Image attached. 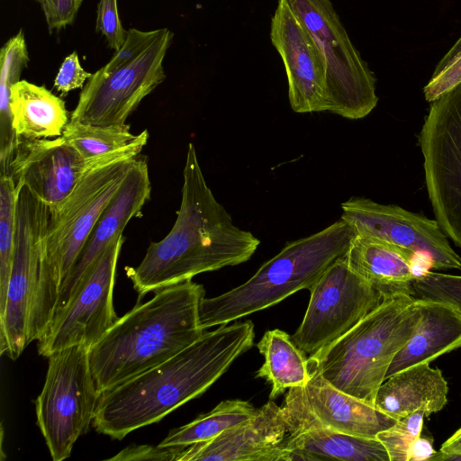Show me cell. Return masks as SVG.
Returning a JSON list of instances; mask_svg holds the SVG:
<instances>
[{"label":"cell","instance_id":"1","mask_svg":"<svg viewBox=\"0 0 461 461\" xmlns=\"http://www.w3.org/2000/svg\"><path fill=\"white\" fill-rule=\"evenodd\" d=\"M251 321L220 325L165 362L99 394L93 427L121 440L203 394L254 343Z\"/></svg>","mask_w":461,"mask_h":461},{"label":"cell","instance_id":"2","mask_svg":"<svg viewBox=\"0 0 461 461\" xmlns=\"http://www.w3.org/2000/svg\"><path fill=\"white\" fill-rule=\"evenodd\" d=\"M260 244L252 232L236 226L216 200L199 164L194 145L187 147L182 196L176 221L167 235L151 242L137 267L125 268L139 294L194 276L248 261Z\"/></svg>","mask_w":461,"mask_h":461},{"label":"cell","instance_id":"3","mask_svg":"<svg viewBox=\"0 0 461 461\" xmlns=\"http://www.w3.org/2000/svg\"><path fill=\"white\" fill-rule=\"evenodd\" d=\"M204 297L192 279L162 288L120 317L89 348L88 357L98 393L169 359L206 330L199 321Z\"/></svg>","mask_w":461,"mask_h":461},{"label":"cell","instance_id":"4","mask_svg":"<svg viewBox=\"0 0 461 461\" xmlns=\"http://www.w3.org/2000/svg\"><path fill=\"white\" fill-rule=\"evenodd\" d=\"M421 318L418 300L401 294L380 304L340 338L308 357L310 370L330 384L373 406L396 354Z\"/></svg>","mask_w":461,"mask_h":461},{"label":"cell","instance_id":"5","mask_svg":"<svg viewBox=\"0 0 461 461\" xmlns=\"http://www.w3.org/2000/svg\"><path fill=\"white\" fill-rule=\"evenodd\" d=\"M357 233L340 219L323 230L288 242L242 285L215 297H203L199 309L203 329L228 324L310 289L326 269L345 258Z\"/></svg>","mask_w":461,"mask_h":461},{"label":"cell","instance_id":"6","mask_svg":"<svg viewBox=\"0 0 461 461\" xmlns=\"http://www.w3.org/2000/svg\"><path fill=\"white\" fill-rule=\"evenodd\" d=\"M17 188L14 252L6 304L0 317V352L16 360L50 326L59 292L47 259L50 208L25 186Z\"/></svg>","mask_w":461,"mask_h":461},{"label":"cell","instance_id":"7","mask_svg":"<svg viewBox=\"0 0 461 461\" xmlns=\"http://www.w3.org/2000/svg\"><path fill=\"white\" fill-rule=\"evenodd\" d=\"M167 28H131L123 45L87 80L70 121L122 125L166 77L163 60L173 40Z\"/></svg>","mask_w":461,"mask_h":461},{"label":"cell","instance_id":"8","mask_svg":"<svg viewBox=\"0 0 461 461\" xmlns=\"http://www.w3.org/2000/svg\"><path fill=\"white\" fill-rule=\"evenodd\" d=\"M88 350L85 345H75L48 357L45 383L35 401V411L54 461L68 458L75 442L93 423L99 393Z\"/></svg>","mask_w":461,"mask_h":461},{"label":"cell","instance_id":"9","mask_svg":"<svg viewBox=\"0 0 461 461\" xmlns=\"http://www.w3.org/2000/svg\"><path fill=\"white\" fill-rule=\"evenodd\" d=\"M138 157V153L124 152L96 160L61 205L50 210L47 259L51 280L59 292L95 224Z\"/></svg>","mask_w":461,"mask_h":461},{"label":"cell","instance_id":"10","mask_svg":"<svg viewBox=\"0 0 461 461\" xmlns=\"http://www.w3.org/2000/svg\"><path fill=\"white\" fill-rule=\"evenodd\" d=\"M312 35L327 76L329 113L350 120L376 106L375 77L352 43L330 0H288Z\"/></svg>","mask_w":461,"mask_h":461},{"label":"cell","instance_id":"11","mask_svg":"<svg viewBox=\"0 0 461 461\" xmlns=\"http://www.w3.org/2000/svg\"><path fill=\"white\" fill-rule=\"evenodd\" d=\"M419 143L436 221L461 248V83L431 102Z\"/></svg>","mask_w":461,"mask_h":461},{"label":"cell","instance_id":"12","mask_svg":"<svg viewBox=\"0 0 461 461\" xmlns=\"http://www.w3.org/2000/svg\"><path fill=\"white\" fill-rule=\"evenodd\" d=\"M116 235L90 266L66 305L55 313L38 340V353L50 357L62 348L96 343L119 319L113 301L116 266L123 242Z\"/></svg>","mask_w":461,"mask_h":461},{"label":"cell","instance_id":"13","mask_svg":"<svg viewBox=\"0 0 461 461\" xmlns=\"http://www.w3.org/2000/svg\"><path fill=\"white\" fill-rule=\"evenodd\" d=\"M309 291L305 314L292 336L307 357L348 332L383 300L349 267L346 258L330 265Z\"/></svg>","mask_w":461,"mask_h":461},{"label":"cell","instance_id":"14","mask_svg":"<svg viewBox=\"0 0 461 461\" xmlns=\"http://www.w3.org/2000/svg\"><path fill=\"white\" fill-rule=\"evenodd\" d=\"M340 206L341 219L357 234L406 248L426 258L434 269H461V258L436 220L363 197H352Z\"/></svg>","mask_w":461,"mask_h":461},{"label":"cell","instance_id":"15","mask_svg":"<svg viewBox=\"0 0 461 461\" xmlns=\"http://www.w3.org/2000/svg\"><path fill=\"white\" fill-rule=\"evenodd\" d=\"M96 160L86 161L62 135L54 140L17 137L0 174L10 175L16 186H25L54 211Z\"/></svg>","mask_w":461,"mask_h":461},{"label":"cell","instance_id":"16","mask_svg":"<svg viewBox=\"0 0 461 461\" xmlns=\"http://www.w3.org/2000/svg\"><path fill=\"white\" fill-rule=\"evenodd\" d=\"M270 38L285 68L293 111L328 112L327 76L321 55L288 0L277 1Z\"/></svg>","mask_w":461,"mask_h":461},{"label":"cell","instance_id":"17","mask_svg":"<svg viewBox=\"0 0 461 461\" xmlns=\"http://www.w3.org/2000/svg\"><path fill=\"white\" fill-rule=\"evenodd\" d=\"M289 429L284 408L269 400L252 418L211 440L184 447L176 461H288L282 444Z\"/></svg>","mask_w":461,"mask_h":461},{"label":"cell","instance_id":"18","mask_svg":"<svg viewBox=\"0 0 461 461\" xmlns=\"http://www.w3.org/2000/svg\"><path fill=\"white\" fill-rule=\"evenodd\" d=\"M282 407L290 424L282 444L288 461H390L385 447L377 438L352 436L319 424L290 389Z\"/></svg>","mask_w":461,"mask_h":461},{"label":"cell","instance_id":"19","mask_svg":"<svg viewBox=\"0 0 461 461\" xmlns=\"http://www.w3.org/2000/svg\"><path fill=\"white\" fill-rule=\"evenodd\" d=\"M150 194L148 164L144 158L138 157L120 189L100 215L75 265L62 282L55 313L66 305L82 276L109 242L116 235L123 233L128 222L141 212L150 199Z\"/></svg>","mask_w":461,"mask_h":461},{"label":"cell","instance_id":"20","mask_svg":"<svg viewBox=\"0 0 461 461\" xmlns=\"http://www.w3.org/2000/svg\"><path fill=\"white\" fill-rule=\"evenodd\" d=\"M303 409L321 425L338 432L376 438L396 420L330 384L320 373L311 370L303 387L290 388Z\"/></svg>","mask_w":461,"mask_h":461},{"label":"cell","instance_id":"21","mask_svg":"<svg viewBox=\"0 0 461 461\" xmlns=\"http://www.w3.org/2000/svg\"><path fill=\"white\" fill-rule=\"evenodd\" d=\"M345 258L349 267L383 298L401 294L412 295V283L420 276L417 260L424 259L430 264L426 258L406 248L358 234Z\"/></svg>","mask_w":461,"mask_h":461},{"label":"cell","instance_id":"22","mask_svg":"<svg viewBox=\"0 0 461 461\" xmlns=\"http://www.w3.org/2000/svg\"><path fill=\"white\" fill-rule=\"evenodd\" d=\"M417 300L421 318L414 333L392 361L385 379L405 368L430 363L439 356L461 348V312L443 301Z\"/></svg>","mask_w":461,"mask_h":461},{"label":"cell","instance_id":"23","mask_svg":"<svg viewBox=\"0 0 461 461\" xmlns=\"http://www.w3.org/2000/svg\"><path fill=\"white\" fill-rule=\"evenodd\" d=\"M448 386L439 368L421 363L385 379L375 399V407L399 420L425 407L429 414L441 411L447 402Z\"/></svg>","mask_w":461,"mask_h":461},{"label":"cell","instance_id":"24","mask_svg":"<svg viewBox=\"0 0 461 461\" xmlns=\"http://www.w3.org/2000/svg\"><path fill=\"white\" fill-rule=\"evenodd\" d=\"M10 112L16 138L59 137L69 122L68 113L61 98L44 86L26 80H20L11 87Z\"/></svg>","mask_w":461,"mask_h":461},{"label":"cell","instance_id":"25","mask_svg":"<svg viewBox=\"0 0 461 461\" xmlns=\"http://www.w3.org/2000/svg\"><path fill=\"white\" fill-rule=\"evenodd\" d=\"M257 347L265 358L257 377L271 384L270 400L287 389L306 385L311 378L308 357L288 333L279 329L267 330Z\"/></svg>","mask_w":461,"mask_h":461},{"label":"cell","instance_id":"26","mask_svg":"<svg viewBox=\"0 0 461 461\" xmlns=\"http://www.w3.org/2000/svg\"><path fill=\"white\" fill-rule=\"evenodd\" d=\"M62 136L86 161L124 152L140 154L149 139L147 130L133 134L126 123L101 126L77 121H69Z\"/></svg>","mask_w":461,"mask_h":461},{"label":"cell","instance_id":"27","mask_svg":"<svg viewBox=\"0 0 461 461\" xmlns=\"http://www.w3.org/2000/svg\"><path fill=\"white\" fill-rule=\"evenodd\" d=\"M258 409L242 400L221 402L211 411L169 431L160 447H188L211 440L223 431L252 418Z\"/></svg>","mask_w":461,"mask_h":461},{"label":"cell","instance_id":"28","mask_svg":"<svg viewBox=\"0 0 461 461\" xmlns=\"http://www.w3.org/2000/svg\"><path fill=\"white\" fill-rule=\"evenodd\" d=\"M30 61L23 31L9 39L0 50V162H7L16 141L12 128L10 90L20 81Z\"/></svg>","mask_w":461,"mask_h":461},{"label":"cell","instance_id":"29","mask_svg":"<svg viewBox=\"0 0 461 461\" xmlns=\"http://www.w3.org/2000/svg\"><path fill=\"white\" fill-rule=\"evenodd\" d=\"M17 188L10 175L0 174V317L6 304L15 238Z\"/></svg>","mask_w":461,"mask_h":461},{"label":"cell","instance_id":"30","mask_svg":"<svg viewBox=\"0 0 461 461\" xmlns=\"http://www.w3.org/2000/svg\"><path fill=\"white\" fill-rule=\"evenodd\" d=\"M429 415L428 409L422 407L376 435L390 461H408L411 446L421 435L423 420Z\"/></svg>","mask_w":461,"mask_h":461},{"label":"cell","instance_id":"31","mask_svg":"<svg viewBox=\"0 0 461 461\" xmlns=\"http://www.w3.org/2000/svg\"><path fill=\"white\" fill-rule=\"evenodd\" d=\"M412 295L443 301L461 312V276L426 271L412 283Z\"/></svg>","mask_w":461,"mask_h":461},{"label":"cell","instance_id":"32","mask_svg":"<svg viewBox=\"0 0 461 461\" xmlns=\"http://www.w3.org/2000/svg\"><path fill=\"white\" fill-rule=\"evenodd\" d=\"M96 14V32L104 36L109 48L118 50L126 40L127 32L119 17L117 0H100Z\"/></svg>","mask_w":461,"mask_h":461},{"label":"cell","instance_id":"33","mask_svg":"<svg viewBox=\"0 0 461 461\" xmlns=\"http://www.w3.org/2000/svg\"><path fill=\"white\" fill-rule=\"evenodd\" d=\"M93 74L86 71L79 62L77 53L72 52L65 58L54 80V86L61 95L81 88Z\"/></svg>","mask_w":461,"mask_h":461},{"label":"cell","instance_id":"34","mask_svg":"<svg viewBox=\"0 0 461 461\" xmlns=\"http://www.w3.org/2000/svg\"><path fill=\"white\" fill-rule=\"evenodd\" d=\"M42 8L50 32L71 24L82 0H37Z\"/></svg>","mask_w":461,"mask_h":461},{"label":"cell","instance_id":"35","mask_svg":"<svg viewBox=\"0 0 461 461\" xmlns=\"http://www.w3.org/2000/svg\"><path fill=\"white\" fill-rule=\"evenodd\" d=\"M461 83V55L438 74L432 76L423 89L425 99L433 102Z\"/></svg>","mask_w":461,"mask_h":461},{"label":"cell","instance_id":"36","mask_svg":"<svg viewBox=\"0 0 461 461\" xmlns=\"http://www.w3.org/2000/svg\"><path fill=\"white\" fill-rule=\"evenodd\" d=\"M186 447L131 445L109 460H176Z\"/></svg>","mask_w":461,"mask_h":461},{"label":"cell","instance_id":"37","mask_svg":"<svg viewBox=\"0 0 461 461\" xmlns=\"http://www.w3.org/2000/svg\"><path fill=\"white\" fill-rule=\"evenodd\" d=\"M436 454L432 440L420 435L411 446L408 461L430 460Z\"/></svg>","mask_w":461,"mask_h":461},{"label":"cell","instance_id":"38","mask_svg":"<svg viewBox=\"0 0 461 461\" xmlns=\"http://www.w3.org/2000/svg\"><path fill=\"white\" fill-rule=\"evenodd\" d=\"M461 55V37L452 46V48L447 52V54L439 60L432 76L438 74L442 69L452 63L456 59Z\"/></svg>","mask_w":461,"mask_h":461},{"label":"cell","instance_id":"39","mask_svg":"<svg viewBox=\"0 0 461 461\" xmlns=\"http://www.w3.org/2000/svg\"><path fill=\"white\" fill-rule=\"evenodd\" d=\"M458 456L461 458V428L455 431L441 446L440 450Z\"/></svg>","mask_w":461,"mask_h":461}]
</instances>
